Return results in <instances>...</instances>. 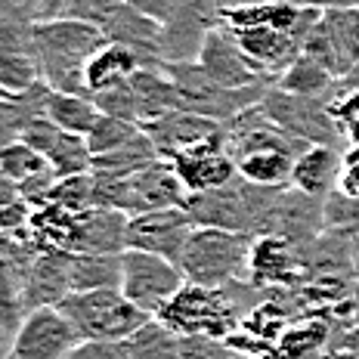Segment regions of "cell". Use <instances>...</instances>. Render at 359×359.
Returning a JSON list of instances; mask_svg holds the SVG:
<instances>
[{
	"label": "cell",
	"instance_id": "4316f807",
	"mask_svg": "<svg viewBox=\"0 0 359 359\" xmlns=\"http://www.w3.org/2000/svg\"><path fill=\"white\" fill-rule=\"evenodd\" d=\"M43 118H50L56 127L69 133H81L87 137L90 127L100 118V109L93 106L87 93H65V90H50L43 100Z\"/></svg>",
	"mask_w": 359,
	"mask_h": 359
},
{
	"label": "cell",
	"instance_id": "74e56055",
	"mask_svg": "<svg viewBox=\"0 0 359 359\" xmlns=\"http://www.w3.org/2000/svg\"><path fill=\"white\" fill-rule=\"evenodd\" d=\"M50 201L59 208H65V211H87V208H93V174H74V177H59L53 192H50Z\"/></svg>",
	"mask_w": 359,
	"mask_h": 359
},
{
	"label": "cell",
	"instance_id": "5bb4252c",
	"mask_svg": "<svg viewBox=\"0 0 359 359\" xmlns=\"http://www.w3.org/2000/svg\"><path fill=\"white\" fill-rule=\"evenodd\" d=\"M306 279L304 251L282 236H254L245 282L254 288H285Z\"/></svg>",
	"mask_w": 359,
	"mask_h": 359
},
{
	"label": "cell",
	"instance_id": "8fae6325",
	"mask_svg": "<svg viewBox=\"0 0 359 359\" xmlns=\"http://www.w3.org/2000/svg\"><path fill=\"white\" fill-rule=\"evenodd\" d=\"M223 22L217 0H180L177 10L161 22V59L168 62H196L205 37Z\"/></svg>",
	"mask_w": 359,
	"mask_h": 359
},
{
	"label": "cell",
	"instance_id": "d6986e66",
	"mask_svg": "<svg viewBox=\"0 0 359 359\" xmlns=\"http://www.w3.org/2000/svg\"><path fill=\"white\" fill-rule=\"evenodd\" d=\"M69 254L59 248H41L25 269V310L34 306H56L65 294H72L69 285Z\"/></svg>",
	"mask_w": 359,
	"mask_h": 359
},
{
	"label": "cell",
	"instance_id": "2e32d148",
	"mask_svg": "<svg viewBox=\"0 0 359 359\" xmlns=\"http://www.w3.org/2000/svg\"><path fill=\"white\" fill-rule=\"evenodd\" d=\"M143 130L149 133V140L155 143L161 158L170 161L177 152H183V149H192V146L208 143V140L223 137L226 127L220 121H214V118L196 115V111H186V109H174V111H168V115L143 124Z\"/></svg>",
	"mask_w": 359,
	"mask_h": 359
},
{
	"label": "cell",
	"instance_id": "603a6c76",
	"mask_svg": "<svg viewBox=\"0 0 359 359\" xmlns=\"http://www.w3.org/2000/svg\"><path fill=\"white\" fill-rule=\"evenodd\" d=\"M143 65L146 62L137 50L124 47V43H115V41L100 43V47L93 50V56L87 59V69H84L87 93L115 87V84H121V81H130Z\"/></svg>",
	"mask_w": 359,
	"mask_h": 359
},
{
	"label": "cell",
	"instance_id": "e0dca14e",
	"mask_svg": "<svg viewBox=\"0 0 359 359\" xmlns=\"http://www.w3.org/2000/svg\"><path fill=\"white\" fill-rule=\"evenodd\" d=\"M229 28H233L245 56L269 78H279L304 53L301 37L282 32V28H269V25H229Z\"/></svg>",
	"mask_w": 359,
	"mask_h": 359
},
{
	"label": "cell",
	"instance_id": "8d00e7d4",
	"mask_svg": "<svg viewBox=\"0 0 359 359\" xmlns=\"http://www.w3.org/2000/svg\"><path fill=\"white\" fill-rule=\"evenodd\" d=\"M323 223L328 233L359 238V196H344V192L332 189L323 205Z\"/></svg>",
	"mask_w": 359,
	"mask_h": 359
},
{
	"label": "cell",
	"instance_id": "ffe728a7",
	"mask_svg": "<svg viewBox=\"0 0 359 359\" xmlns=\"http://www.w3.org/2000/svg\"><path fill=\"white\" fill-rule=\"evenodd\" d=\"M124 233H127V214L111 211V208H87L74 214V233H72V254L90 251V254H121L124 251Z\"/></svg>",
	"mask_w": 359,
	"mask_h": 359
},
{
	"label": "cell",
	"instance_id": "1f68e13d",
	"mask_svg": "<svg viewBox=\"0 0 359 359\" xmlns=\"http://www.w3.org/2000/svg\"><path fill=\"white\" fill-rule=\"evenodd\" d=\"M43 158H47L50 170H53L56 177H74V174H87L90 170L93 152H90V146H87V137L69 133V130L59 127L53 146L43 152Z\"/></svg>",
	"mask_w": 359,
	"mask_h": 359
},
{
	"label": "cell",
	"instance_id": "ac0fdd59",
	"mask_svg": "<svg viewBox=\"0 0 359 359\" xmlns=\"http://www.w3.org/2000/svg\"><path fill=\"white\" fill-rule=\"evenodd\" d=\"M100 32L106 41H115V43H124V47L137 50L146 65H164V59H161V22L146 16V13H140L137 6H130L127 0L102 22Z\"/></svg>",
	"mask_w": 359,
	"mask_h": 359
},
{
	"label": "cell",
	"instance_id": "f907efd6",
	"mask_svg": "<svg viewBox=\"0 0 359 359\" xmlns=\"http://www.w3.org/2000/svg\"><path fill=\"white\" fill-rule=\"evenodd\" d=\"M341 133H344V143H347V146H359V118H356V121L341 124Z\"/></svg>",
	"mask_w": 359,
	"mask_h": 359
},
{
	"label": "cell",
	"instance_id": "7a4b0ae2",
	"mask_svg": "<svg viewBox=\"0 0 359 359\" xmlns=\"http://www.w3.org/2000/svg\"><path fill=\"white\" fill-rule=\"evenodd\" d=\"M32 41L43 84L65 93H87V59L100 43H106L100 28L81 19H34Z\"/></svg>",
	"mask_w": 359,
	"mask_h": 359
},
{
	"label": "cell",
	"instance_id": "d590c367",
	"mask_svg": "<svg viewBox=\"0 0 359 359\" xmlns=\"http://www.w3.org/2000/svg\"><path fill=\"white\" fill-rule=\"evenodd\" d=\"M47 168H50L47 158H43L34 146H28L25 140H13V143L0 146V170L10 180H16V183L41 174V170H47Z\"/></svg>",
	"mask_w": 359,
	"mask_h": 359
},
{
	"label": "cell",
	"instance_id": "b9f144b4",
	"mask_svg": "<svg viewBox=\"0 0 359 359\" xmlns=\"http://www.w3.org/2000/svg\"><path fill=\"white\" fill-rule=\"evenodd\" d=\"M334 189L344 196H359V146H350L341 155V177Z\"/></svg>",
	"mask_w": 359,
	"mask_h": 359
},
{
	"label": "cell",
	"instance_id": "f5cc1de1",
	"mask_svg": "<svg viewBox=\"0 0 359 359\" xmlns=\"http://www.w3.org/2000/svg\"><path fill=\"white\" fill-rule=\"evenodd\" d=\"M313 359H359L353 353H344V350H323L319 356H313Z\"/></svg>",
	"mask_w": 359,
	"mask_h": 359
},
{
	"label": "cell",
	"instance_id": "cb8c5ba5",
	"mask_svg": "<svg viewBox=\"0 0 359 359\" xmlns=\"http://www.w3.org/2000/svg\"><path fill=\"white\" fill-rule=\"evenodd\" d=\"M130 87L133 96H137L140 127L177 109V87L170 81V74L164 72V65H143L130 78Z\"/></svg>",
	"mask_w": 359,
	"mask_h": 359
},
{
	"label": "cell",
	"instance_id": "bcb514c9",
	"mask_svg": "<svg viewBox=\"0 0 359 359\" xmlns=\"http://www.w3.org/2000/svg\"><path fill=\"white\" fill-rule=\"evenodd\" d=\"M130 6H137L140 13H146V16L158 19V22H168V16L177 10L180 0H127Z\"/></svg>",
	"mask_w": 359,
	"mask_h": 359
},
{
	"label": "cell",
	"instance_id": "7402d4cb",
	"mask_svg": "<svg viewBox=\"0 0 359 359\" xmlns=\"http://www.w3.org/2000/svg\"><path fill=\"white\" fill-rule=\"evenodd\" d=\"M304 53L313 56L319 65H325L334 78H344L359 62V43L323 13L316 19V25L310 28V34H306Z\"/></svg>",
	"mask_w": 359,
	"mask_h": 359
},
{
	"label": "cell",
	"instance_id": "52a82bcc",
	"mask_svg": "<svg viewBox=\"0 0 359 359\" xmlns=\"http://www.w3.org/2000/svg\"><path fill=\"white\" fill-rule=\"evenodd\" d=\"M164 72L170 74L177 87V109L196 111V115L214 118V121L226 124L245 109L257 106L264 93L273 84H257V87H223L217 84L211 74H205L198 62H168Z\"/></svg>",
	"mask_w": 359,
	"mask_h": 359
},
{
	"label": "cell",
	"instance_id": "9a60e30c",
	"mask_svg": "<svg viewBox=\"0 0 359 359\" xmlns=\"http://www.w3.org/2000/svg\"><path fill=\"white\" fill-rule=\"evenodd\" d=\"M170 164H174L177 177L183 180L189 196L192 192L220 189V186L233 183L238 177L236 158L226 146V133L217 140H208V143H201V146L183 149V152H177L174 158H170Z\"/></svg>",
	"mask_w": 359,
	"mask_h": 359
},
{
	"label": "cell",
	"instance_id": "4dcf8cb0",
	"mask_svg": "<svg viewBox=\"0 0 359 359\" xmlns=\"http://www.w3.org/2000/svg\"><path fill=\"white\" fill-rule=\"evenodd\" d=\"M25 313V266L0 251V323L16 332Z\"/></svg>",
	"mask_w": 359,
	"mask_h": 359
},
{
	"label": "cell",
	"instance_id": "30bf717a",
	"mask_svg": "<svg viewBox=\"0 0 359 359\" xmlns=\"http://www.w3.org/2000/svg\"><path fill=\"white\" fill-rule=\"evenodd\" d=\"M81 344L59 306H34L13 332L10 359H65Z\"/></svg>",
	"mask_w": 359,
	"mask_h": 359
},
{
	"label": "cell",
	"instance_id": "ee69618b",
	"mask_svg": "<svg viewBox=\"0 0 359 359\" xmlns=\"http://www.w3.org/2000/svg\"><path fill=\"white\" fill-rule=\"evenodd\" d=\"M332 115H334V121H338V127L347 124V121H356L359 118V90H347V93L334 96Z\"/></svg>",
	"mask_w": 359,
	"mask_h": 359
},
{
	"label": "cell",
	"instance_id": "7bdbcfd3",
	"mask_svg": "<svg viewBox=\"0 0 359 359\" xmlns=\"http://www.w3.org/2000/svg\"><path fill=\"white\" fill-rule=\"evenodd\" d=\"M65 359H127L118 344L109 341H81Z\"/></svg>",
	"mask_w": 359,
	"mask_h": 359
},
{
	"label": "cell",
	"instance_id": "db71d44e",
	"mask_svg": "<svg viewBox=\"0 0 359 359\" xmlns=\"http://www.w3.org/2000/svg\"><path fill=\"white\" fill-rule=\"evenodd\" d=\"M353 304L359 313V242H356V279H353Z\"/></svg>",
	"mask_w": 359,
	"mask_h": 359
},
{
	"label": "cell",
	"instance_id": "6da1fadb",
	"mask_svg": "<svg viewBox=\"0 0 359 359\" xmlns=\"http://www.w3.org/2000/svg\"><path fill=\"white\" fill-rule=\"evenodd\" d=\"M282 192L285 186H257L236 177L220 189L192 192L183 208L189 211L196 226H217L245 236H273Z\"/></svg>",
	"mask_w": 359,
	"mask_h": 359
},
{
	"label": "cell",
	"instance_id": "7c38bea8",
	"mask_svg": "<svg viewBox=\"0 0 359 359\" xmlns=\"http://www.w3.org/2000/svg\"><path fill=\"white\" fill-rule=\"evenodd\" d=\"M196 223L186 208H161V211H146L127 217L124 248L158 254L164 260L180 264V254L186 248V238L192 236Z\"/></svg>",
	"mask_w": 359,
	"mask_h": 359
},
{
	"label": "cell",
	"instance_id": "d6a6232c",
	"mask_svg": "<svg viewBox=\"0 0 359 359\" xmlns=\"http://www.w3.org/2000/svg\"><path fill=\"white\" fill-rule=\"evenodd\" d=\"M41 65L34 50H10L0 47V90L6 96H19L34 84H41Z\"/></svg>",
	"mask_w": 359,
	"mask_h": 359
},
{
	"label": "cell",
	"instance_id": "f1b7e54d",
	"mask_svg": "<svg viewBox=\"0 0 359 359\" xmlns=\"http://www.w3.org/2000/svg\"><path fill=\"white\" fill-rule=\"evenodd\" d=\"M294 158L297 155L285 152V149H257V152L238 155L236 170L242 180L257 183V186H288Z\"/></svg>",
	"mask_w": 359,
	"mask_h": 359
},
{
	"label": "cell",
	"instance_id": "d4e9b609",
	"mask_svg": "<svg viewBox=\"0 0 359 359\" xmlns=\"http://www.w3.org/2000/svg\"><path fill=\"white\" fill-rule=\"evenodd\" d=\"M69 285L72 291H100L121 285V254H69Z\"/></svg>",
	"mask_w": 359,
	"mask_h": 359
},
{
	"label": "cell",
	"instance_id": "ab89813d",
	"mask_svg": "<svg viewBox=\"0 0 359 359\" xmlns=\"http://www.w3.org/2000/svg\"><path fill=\"white\" fill-rule=\"evenodd\" d=\"M180 353L183 359H236V347L208 334H180Z\"/></svg>",
	"mask_w": 359,
	"mask_h": 359
},
{
	"label": "cell",
	"instance_id": "681fc988",
	"mask_svg": "<svg viewBox=\"0 0 359 359\" xmlns=\"http://www.w3.org/2000/svg\"><path fill=\"white\" fill-rule=\"evenodd\" d=\"M257 4H266V0H217L220 16H226V13H233V10H245V6H257Z\"/></svg>",
	"mask_w": 359,
	"mask_h": 359
},
{
	"label": "cell",
	"instance_id": "277c9868",
	"mask_svg": "<svg viewBox=\"0 0 359 359\" xmlns=\"http://www.w3.org/2000/svg\"><path fill=\"white\" fill-rule=\"evenodd\" d=\"M186 198H189V192L168 158H155L130 177L93 174V205L124 211L127 217L161 211V208H183Z\"/></svg>",
	"mask_w": 359,
	"mask_h": 359
},
{
	"label": "cell",
	"instance_id": "9c48e42d",
	"mask_svg": "<svg viewBox=\"0 0 359 359\" xmlns=\"http://www.w3.org/2000/svg\"><path fill=\"white\" fill-rule=\"evenodd\" d=\"M186 285V276L180 264L164 260L158 254L149 251H121V294L133 306H140L143 313L155 316L180 288Z\"/></svg>",
	"mask_w": 359,
	"mask_h": 359
},
{
	"label": "cell",
	"instance_id": "44dd1931",
	"mask_svg": "<svg viewBox=\"0 0 359 359\" xmlns=\"http://www.w3.org/2000/svg\"><path fill=\"white\" fill-rule=\"evenodd\" d=\"M341 149L338 146H306L294 158L288 186L313 198H325L338 186L341 177Z\"/></svg>",
	"mask_w": 359,
	"mask_h": 359
},
{
	"label": "cell",
	"instance_id": "484cf974",
	"mask_svg": "<svg viewBox=\"0 0 359 359\" xmlns=\"http://www.w3.org/2000/svg\"><path fill=\"white\" fill-rule=\"evenodd\" d=\"M127 359H183L180 353V334L168 328L158 316H149L137 332H130L124 341H118Z\"/></svg>",
	"mask_w": 359,
	"mask_h": 359
},
{
	"label": "cell",
	"instance_id": "ba28073f",
	"mask_svg": "<svg viewBox=\"0 0 359 359\" xmlns=\"http://www.w3.org/2000/svg\"><path fill=\"white\" fill-rule=\"evenodd\" d=\"M260 109L273 124L310 146H338L344 133L332 115V96H297L279 87H269L260 100Z\"/></svg>",
	"mask_w": 359,
	"mask_h": 359
},
{
	"label": "cell",
	"instance_id": "8992f818",
	"mask_svg": "<svg viewBox=\"0 0 359 359\" xmlns=\"http://www.w3.org/2000/svg\"><path fill=\"white\" fill-rule=\"evenodd\" d=\"M62 316L72 323L81 341H109L118 344L149 319L140 306H133L121 294V288L100 291H72L56 304Z\"/></svg>",
	"mask_w": 359,
	"mask_h": 359
},
{
	"label": "cell",
	"instance_id": "c3c4849f",
	"mask_svg": "<svg viewBox=\"0 0 359 359\" xmlns=\"http://www.w3.org/2000/svg\"><path fill=\"white\" fill-rule=\"evenodd\" d=\"M304 6H316V10H350V6H359V0H297Z\"/></svg>",
	"mask_w": 359,
	"mask_h": 359
},
{
	"label": "cell",
	"instance_id": "83f0119b",
	"mask_svg": "<svg viewBox=\"0 0 359 359\" xmlns=\"http://www.w3.org/2000/svg\"><path fill=\"white\" fill-rule=\"evenodd\" d=\"M155 158H161L158 149H155V143L149 140L146 130H140L130 143L111 149L106 155H93L90 170H93V174H102V177H130V174H137L140 168L152 164Z\"/></svg>",
	"mask_w": 359,
	"mask_h": 359
},
{
	"label": "cell",
	"instance_id": "836d02e7",
	"mask_svg": "<svg viewBox=\"0 0 359 359\" xmlns=\"http://www.w3.org/2000/svg\"><path fill=\"white\" fill-rule=\"evenodd\" d=\"M124 0H50L37 19H81V22H90V25L100 28L111 13L121 6Z\"/></svg>",
	"mask_w": 359,
	"mask_h": 359
},
{
	"label": "cell",
	"instance_id": "f6af8a7d",
	"mask_svg": "<svg viewBox=\"0 0 359 359\" xmlns=\"http://www.w3.org/2000/svg\"><path fill=\"white\" fill-rule=\"evenodd\" d=\"M328 350H344V353L359 356V323L338 328V332L332 334V344H328Z\"/></svg>",
	"mask_w": 359,
	"mask_h": 359
},
{
	"label": "cell",
	"instance_id": "5b68a950",
	"mask_svg": "<svg viewBox=\"0 0 359 359\" xmlns=\"http://www.w3.org/2000/svg\"><path fill=\"white\" fill-rule=\"evenodd\" d=\"M254 236L229 233L217 226H196L186 238V248L180 254V269L186 282L196 285H233L245 282L248 273V251Z\"/></svg>",
	"mask_w": 359,
	"mask_h": 359
},
{
	"label": "cell",
	"instance_id": "e575fe53",
	"mask_svg": "<svg viewBox=\"0 0 359 359\" xmlns=\"http://www.w3.org/2000/svg\"><path fill=\"white\" fill-rule=\"evenodd\" d=\"M143 130L137 121H124V118H111V115H100L96 118V124L90 127L87 133V146L93 155H106L111 149L130 143L137 133Z\"/></svg>",
	"mask_w": 359,
	"mask_h": 359
},
{
	"label": "cell",
	"instance_id": "816d5d0a",
	"mask_svg": "<svg viewBox=\"0 0 359 359\" xmlns=\"http://www.w3.org/2000/svg\"><path fill=\"white\" fill-rule=\"evenodd\" d=\"M10 347H13V328L0 323V359H10Z\"/></svg>",
	"mask_w": 359,
	"mask_h": 359
},
{
	"label": "cell",
	"instance_id": "4fadbf2b",
	"mask_svg": "<svg viewBox=\"0 0 359 359\" xmlns=\"http://www.w3.org/2000/svg\"><path fill=\"white\" fill-rule=\"evenodd\" d=\"M196 62L205 69V74H211L217 84L223 87H257V84H276V78H269L245 56V50L238 47L233 28L226 22L214 28L211 34L205 37L198 50Z\"/></svg>",
	"mask_w": 359,
	"mask_h": 359
},
{
	"label": "cell",
	"instance_id": "f35d334b",
	"mask_svg": "<svg viewBox=\"0 0 359 359\" xmlns=\"http://www.w3.org/2000/svg\"><path fill=\"white\" fill-rule=\"evenodd\" d=\"M93 106L100 109V115H111V118H124V121H137L140 124V111H137V96H133L130 81H121L115 87L96 90L90 93Z\"/></svg>",
	"mask_w": 359,
	"mask_h": 359
},
{
	"label": "cell",
	"instance_id": "60d3db41",
	"mask_svg": "<svg viewBox=\"0 0 359 359\" xmlns=\"http://www.w3.org/2000/svg\"><path fill=\"white\" fill-rule=\"evenodd\" d=\"M56 174L53 170H41V174H34V177H28V180H22L19 183V196L22 201H25L28 208H41V205H47L50 201V192H53V186H56Z\"/></svg>",
	"mask_w": 359,
	"mask_h": 359
},
{
	"label": "cell",
	"instance_id": "f546056e",
	"mask_svg": "<svg viewBox=\"0 0 359 359\" xmlns=\"http://www.w3.org/2000/svg\"><path fill=\"white\" fill-rule=\"evenodd\" d=\"M334 74L319 65L313 56L301 53L285 72L276 78V87L285 90V93H297V96H332L334 100Z\"/></svg>",
	"mask_w": 359,
	"mask_h": 359
},
{
	"label": "cell",
	"instance_id": "7dc6e473",
	"mask_svg": "<svg viewBox=\"0 0 359 359\" xmlns=\"http://www.w3.org/2000/svg\"><path fill=\"white\" fill-rule=\"evenodd\" d=\"M16 201H22L19 183H16V180H10L4 170H0V208H10V205H16Z\"/></svg>",
	"mask_w": 359,
	"mask_h": 359
},
{
	"label": "cell",
	"instance_id": "3957f363",
	"mask_svg": "<svg viewBox=\"0 0 359 359\" xmlns=\"http://www.w3.org/2000/svg\"><path fill=\"white\" fill-rule=\"evenodd\" d=\"M245 288H248V282H233V285L220 288L186 282L155 316L168 328H174L177 334H208V338L226 341L248 316L245 313L248 306H242Z\"/></svg>",
	"mask_w": 359,
	"mask_h": 359
}]
</instances>
